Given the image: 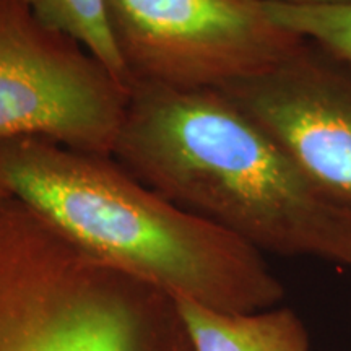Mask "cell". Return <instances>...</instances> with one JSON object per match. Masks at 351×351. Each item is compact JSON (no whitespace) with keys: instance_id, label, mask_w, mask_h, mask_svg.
<instances>
[{"instance_id":"obj_1","label":"cell","mask_w":351,"mask_h":351,"mask_svg":"<svg viewBox=\"0 0 351 351\" xmlns=\"http://www.w3.org/2000/svg\"><path fill=\"white\" fill-rule=\"evenodd\" d=\"M111 156L184 210L258 249L351 269V208L221 90L132 83Z\"/></svg>"},{"instance_id":"obj_2","label":"cell","mask_w":351,"mask_h":351,"mask_svg":"<svg viewBox=\"0 0 351 351\" xmlns=\"http://www.w3.org/2000/svg\"><path fill=\"white\" fill-rule=\"evenodd\" d=\"M0 181L91 256L174 301L231 314L283 301L258 249L152 191L112 156L41 137L0 140Z\"/></svg>"},{"instance_id":"obj_3","label":"cell","mask_w":351,"mask_h":351,"mask_svg":"<svg viewBox=\"0 0 351 351\" xmlns=\"http://www.w3.org/2000/svg\"><path fill=\"white\" fill-rule=\"evenodd\" d=\"M0 351H194L178 302L0 197Z\"/></svg>"},{"instance_id":"obj_4","label":"cell","mask_w":351,"mask_h":351,"mask_svg":"<svg viewBox=\"0 0 351 351\" xmlns=\"http://www.w3.org/2000/svg\"><path fill=\"white\" fill-rule=\"evenodd\" d=\"M108 15L130 86L219 90L304 41L271 20L263 0H108Z\"/></svg>"},{"instance_id":"obj_5","label":"cell","mask_w":351,"mask_h":351,"mask_svg":"<svg viewBox=\"0 0 351 351\" xmlns=\"http://www.w3.org/2000/svg\"><path fill=\"white\" fill-rule=\"evenodd\" d=\"M129 91L25 0H0V140L41 137L111 156Z\"/></svg>"},{"instance_id":"obj_6","label":"cell","mask_w":351,"mask_h":351,"mask_svg":"<svg viewBox=\"0 0 351 351\" xmlns=\"http://www.w3.org/2000/svg\"><path fill=\"white\" fill-rule=\"evenodd\" d=\"M219 90L351 208V60L304 39L275 67Z\"/></svg>"},{"instance_id":"obj_7","label":"cell","mask_w":351,"mask_h":351,"mask_svg":"<svg viewBox=\"0 0 351 351\" xmlns=\"http://www.w3.org/2000/svg\"><path fill=\"white\" fill-rule=\"evenodd\" d=\"M176 302L194 351H311L304 322L289 307L231 314Z\"/></svg>"},{"instance_id":"obj_8","label":"cell","mask_w":351,"mask_h":351,"mask_svg":"<svg viewBox=\"0 0 351 351\" xmlns=\"http://www.w3.org/2000/svg\"><path fill=\"white\" fill-rule=\"evenodd\" d=\"M34 15L90 51L122 85L130 78L109 26L108 0H25Z\"/></svg>"},{"instance_id":"obj_9","label":"cell","mask_w":351,"mask_h":351,"mask_svg":"<svg viewBox=\"0 0 351 351\" xmlns=\"http://www.w3.org/2000/svg\"><path fill=\"white\" fill-rule=\"evenodd\" d=\"M263 3L280 26L351 60V3L302 5L278 0H263Z\"/></svg>"},{"instance_id":"obj_10","label":"cell","mask_w":351,"mask_h":351,"mask_svg":"<svg viewBox=\"0 0 351 351\" xmlns=\"http://www.w3.org/2000/svg\"><path fill=\"white\" fill-rule=\"evenodd\" d=\"M288 3H302V5H345L351 3V0H278Z\"/></svg>"},{"instance_id":"obj_11","label":"cell","mask_w":351,"mask_h":351,"mask_svg":"<svg viewBox=\"0 0 351 351\" xmlns=\"http://www.w3.org/2000/svg\"><path fill=\"white\" fill-rule=\"evenodd\" d=\"M5 195H10L7 192V189L3 187V184H2V181H0V197H5Z\"/></svg>"}]
</instances>
